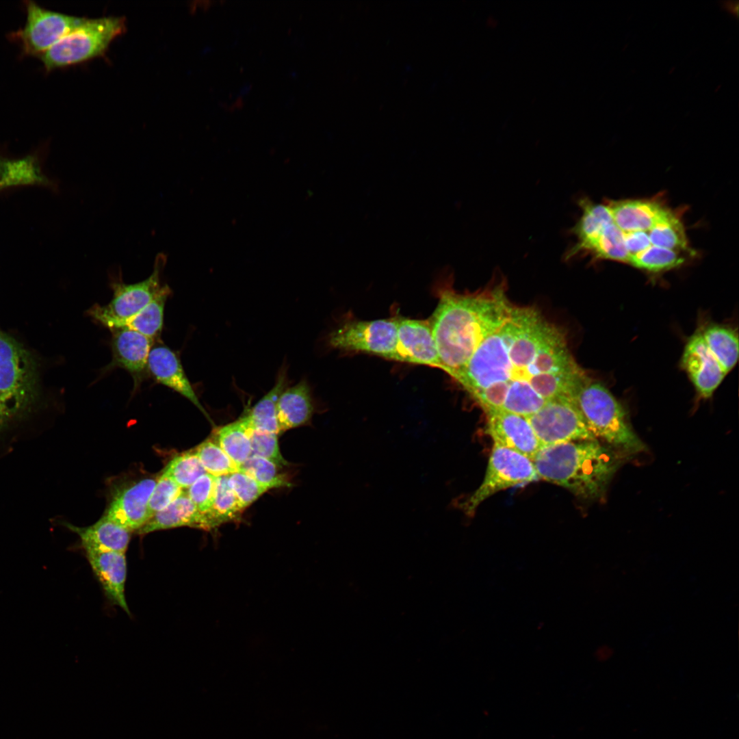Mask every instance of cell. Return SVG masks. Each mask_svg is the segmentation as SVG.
<instances>
[{
    "label": "cell",
    "instance_id": "8",
    "mask_svg": "<svg viewBox=\"0 0 739 739\" xmlns=\"http://www.w3.org/2000/svg\"><path fill=\"white\" fill-rule=\"evenodd\" d=\"M531 459L514 450L493 445L484 478L478 489L464 504L470 516L485 500L512 487L539 480Z\"/></svg>",
    "mask_w": 739,
    "mask_h": 739
},
{
    "label": "cell",
    "instance_id": "9",
    "mask_svg": "<svg viewBox=\"0 0 739 739\" xmlns=\"http://www.w3.org/2000/svg\"><path fill=\"white\" fill-rule=\"evenodd\" d=\"M526 418L543 447L596 439L572 398L550 400Z\"/></svg>",
    "mask_w": 739,
    "mask_h": 739
},
{
    "label": "cell",
    "instance_id": "36",
    "mask_svg": "<svg viewBox=\"0 0 739 739\" xmlns=\"http://www.w3.org/2000/svg\"><path fill=\"white\" fill-rule=\"evenodd\" d=\"M183 491L171 478L162 473L157 481L148 503L151 517L166 508Z\"/></svg>",
    "mask_w": 739,
    "mask_h": 739
},
{
    "label": "cell",
    "instance_id": "35",
    "mask_svg": "<svg viewBox=\"0 0 739 739\" xmlns=\"http://www.w3.org/2000/svg\"><path fill=\"white\" fill-rule=\"evenodd\" d=\"M228 484L243 510L269 489L242 471L228 476Z\"/></svg>",
    "mask_w": 739,
    "mask_h": 739
},
{
    "label": "cell",
    "instance_id": "29",
    "mask_svg": "<svg viewBox=\"0 0 739 739\" xmlns=\"http://www.w3.org/2000/svg\"><path fill=\"white\" fill-rule=\"evenodd\" d=\"M243 510L228 484V476L216 478L211 515L216 526L237 519Z\"/></svg>",
    "mask_w": 739,
    "mask_h": 739
},
{
    "label": "cell",
    "instance_id": "17",
    "mask_svg": "<svg viewBox=\"0 0 739 739\" xmlns=\"http://www.w3.org/2000/svg\"><path fill=\"white\" fill-rule=\"evenodd\" d=\"M147 374L157 383L187 399L209 419V415L200 402L176 352L159 341L155 342L149 353Z\"/></svg>",
    "mask_w": 739,
    "mask_h": 739
},
{
    "label": "cell",
    "instance_id": "2",
    "mask_svg": "<svg viewBox=\"0 0 739 739\" xmlns=\"http://www.w3.org/2000/svg\"><path fill=\"white\" fill-rule=\"evenodd\" d=\"M513 306L503 283L474 293H458L449 287L441 289L429 322L442 370L455 379Z\"/></svg>",
    "mask_w": 739,
    "mask_h": 739
},
{
    "label": "cell",
    "instance_id": "15",
    "mask_svg": "<svg viewBox=\"0 0 739 739\" xmlns=\"http://www.w3.org/2000/svg\"><path fill=\"white\" fill-rule=\"evenodd\" d=\"M157 481L146 478L124 487L114 495L105 515L131 532L138 531L151 518L148 503Z\"/></svg>",
    "mask_w": 739,
    "mask_h": 739
},
{
    "label": "cell",
    "instance_id": "26",
    "mask_svg": "<svg viewBox=\"0 0 739 739\" xmlns=\"http://www.w3.org/2000/svg\"><path fill=\"white\" fill-rule=\"evenodd\" d=\"M586 255L595 259H606L629 263L631 258L625 246L624 233L614 222L605 226L575 258Z\"/></svg>",
    "mask_w": 739,
    "mask_h": 739
},
{
    "label": "cell",
    "instance_id": "1",
    "mask_svg": "<svg viewBox=\"0 0 739 739\" xmlns=\"http://www.w3.org/2000/svg\"><path fill=\"white\" fill-rule=\"evenodd\" d=\"M588 377L562 328L534 307L513 305L455 380L484 412L528 417L550 400L571 398Z\"/></svg>",
    "mask_w": 739,
    "mask_h": 739
},
{
    "label": "cell",
    "instance_id": "37",
    "mask_svg": "<svg viewBox=\"0 0 739 739\" xmlns=\"http://www.w3.org/2000/svg\"><path fill=\"white\" fill-rule=\"evenodd\" d=\"M215 477L205 473L199 477L187 489L186 493L198 510L212 519L211 510L215 491Z\"/></svg>",
    "mask_w": 739,
    "mask_h": 739
},
{
    "label": "cell",
    "instance_id": "12",
    "mask_svg": "<svg viewBox=\"0 0 739 739\" xmlns=\"http://www.w3.org/2000/svg\"><path fill=\"white\" fill-rule=\"evenodd\" d=\"M393 360L442 370L429 320L398 318L397 341Z\"/></svg>",
    "mask_w": 739,
    "mask_h": 739
},
{
    "label": "cell",
    "instance_id": "4",
    "mask_svg": "<svg viewBox=\"0 0 739 739\" xmlns=\"http://www.w3.org/2000/svg\"><path fill=\"white\" fill-rule=\"evenodd\" d=\"M571 398L595 438L603 439L623 456L645 451L646 445L632 429L624 409L602 383L588 377Z\"/></svg>",
    "mask_w": 739,
    "mask_h": 739
},
{
    "label": "cell",
    "instance_id": "7",
    "mask_svg": "<svg viewBox=\"0 0 739 739\" xmlns=\"http://www.w3.org/2000/svg\"><path fill=\"white\" fill-rule=\"evenodd\" d=\"M125 29L120 17L86 19L40 55L47 70L81 62L102 54Z\"/></svg>",
    "mask_w": 739,
    "mask_h": 739
},
{
    "label": "cell",
    "instance_id": "32",
    "mask_svg": "<svg viewBox=\"0 0 739 739\" xmlns=\"http://www.w3.org/2000/svg\"><path fill=\"white\" fill-rule=\"evenodd\" d=\"M683 262L677 251L651 245L632 256L630 263L639 269L658 272L676 268Z\"/></svg>",
    "mask_w": 739,
    "mask_h": 739
},
{
    "label": "cell",
    "instance_id": "31",
    "mask_svg": "<svg viewBox=\"0 0 739 739\" xmlns=\"http://www.w3.org/2000/svg\"><path fill=\"white\" fill-rule=\"evenodd\" d=\"M163 473L171 478L181 489H188L206 471L192 450L175 456Z\"/></svg>",
    "mask_w": 739,
    "mask_h": 739
},
{
    "label": "cell",
    "instance_id": "25",
    "mask_svg": "<svg viewBox=\"0 0 739 739\" xmlns=\"http://www.w3.org/2000/svg\"><path fill=\"white\" fill-rule=\"evenodd\" d=\"M710 350L727 374L738 357V337L735 331L721 325H710L701 331Z\"/></svg>",
    "mask_w": 739,
    "mask_h": 739
},
{
    "label": "cell",
    "instance_id": "16",
    "mask_svg": "<svg viewBox=\"0 0 739 739\" xmlns=\"http://www.w3.org/2000/svg\"><path fill=\"white\" fill-rule=\"evenodd\" d=\"M682 365L703 398L711 397L727 375L706 345L701 331L688 341Z\"/></svg>",
    "mask_w": 739,
    "mask_h": 739
},
{
    "label": "cell",
    "instance_id": "28",
    "mask_svg": "<svg viewBox=\"0 0 739 739\" xmlns=\"http://www.w3.org/2000/svg\"><path fill=\"white\" fill-rule=\"evenodd\" d=\"M647 233L652 246L677 252L687 248L684 225L671 211Z\"/></svg>",
    "mask_w": 739,
    "mask_h": 739
},
{
    "label": "cell",
    "instance_id": "19",
    "mask_svg": "<svg viewBox=\"0 0 739 739\" xmlns=\"http://www.w3.org/2000/svg\"><path fill=\"white\" fill-rule=\"evenodd\" d=\"M182 526L205 530H210L216 527L209 515L198 510L185 491L166 508L156 513L138 530V533L144 534Z\"/></svg>",
    "mask_w": 739,
    "mask_h": 739
},
{
    "label": "cell",
    "instance_id": "18",
    "mask_svg": "<svg viewBox=\"0 0 739 739\" xmlns=\"http://www.w3.org/2000/svg\"><path fill=\"white\" fill-rule=\"evenodd\" d=\"M84 549L92 571L107 597L114 604L130 614L125 594L127 578L125 553L90 548Z\"/></svg>",
    "mask_w": 739,
    "mask_h": 739
},
{
    "label": "cell",
    "instance_id": "3",
    "mask_svg": "<svg viewBox=\"0 0 739 739\" xmlns=\"http://www.w3.org/2000/svg\"><path fill=\"white\" fill-rule=\"evenodd\" d=\"M623 457L593 439L544 446L532 461L539 479L597 500L605 496Z\"/></svg>",
    "mask_w": 739,
    "mask_h": 739
},
{
    "label": "cell",
    "instance_id": "14",
    "mask_svg": "<svg viewBox=\"0 0 739 739\" xmlns=\"http://www.w3.org/2000/svg\"><path fill=\"white\" fill-rule=\"evenodd\" d=\"M485 413L487 431L495 445L514 450L531 460L543 448L526 417L501 410Z\"/></svg>",
    "mask_w": 739,
    "mask_h": 739
},
{
    "label": "cell",
    "instance_id": "13",
    "mask_svg": "<svg viewBox=\"0 0 739 739\" xmlns=\"http://www.w3.org/2000/svg\"><path fill=\"white\" fill-rule=\"evenodd\" d=\"M112 361L103 368V373L115 368L126 370L133 380V389H138L147 375V363L151 349L155 343L142 334L126 328L110 330Z\"/></svg>",
    "mask_w": 739,
    "mask_h": 739
},
{
    "label": "cell",
    "instance_id": "27",
    "mask_svg": "<svg viewBox=\"0 0 739 739\" xmlns=\"http://www.w3.org/2000/svg\"><path fill=\"white\" fill-rule=\"evenodd\" d=\"M212 439L239 467L251 456L250 441L243 417L217 428Z\"/></svg>",
    "mask_w": 739,
    "mask_h": 739
},
{
    "label": "cell",
    "instance_id": "6",
    "mask_svg": "<svg viewBox=\"0 0 739 739\" xmlns=\"http://www.w3.org/2000/svg\"><path fill=\"white\" fill-rule=\"evenodd\" d=\"M166 263V254L158 253L151 275L135 283H124L120 269L109 274V286L113 292L111 300L104 305L94 304L88 309V315L109 330L120 328L161 291L166 284L162 282V274Z\"/></svg>",
    "mask_w": 739,
    "mask_h": 739
},
{
    "label": "cell",
    "instance_id": "30",
    "mask_svg": "<svg viewBox=\"0 0 739 739\" xmlns=\"http://www.w3.org/2000/svg\"><path fill=\"white\" fill-rule=\"evenodd\" d=\"M206 473L215 478L229 476L239 467L212 439H207L194 450Z\"/></svg>",
    "mask_w": 739,
    "mask_h": 739
},
{
    "label": "cell",
    "instance_id": "24",
    "mask_svg": "<svg viewBox=\"0 0 739 739\" xmlns=\"http://www.w3.org/2000/svg\"><path fill=\"white\" fill-rule=\"evenodd\" d=\"M171 292L170 287L166 283L148 304L118 328L133 330L155 343L159 341L163 329L165 304Z\"/></svg>",
    "mask_w": 739,
    "mask_h": 739
},
{
    "label": "cell",
    "instance_id": "11",
    "mask_svg": "<svg viewBox=\"0 0 739 739\" xmlns=\"http://www.w3.org/2000/svg\"><path fill=\"white\" fill-rule=\"evenodd\" d=\"M26 23L15 36L27 55H40L86 20L47 10L31 1L26 2Z\"/></svg>",
    "mask_w": 739,
    "mask_h": 739
},
{
    "label": "cell",
    "instance_id": "38",
    "mask_svg": "<svg viewBox=\"0 0 739 739\" xmlns=\"http://www.w3.org/2000/svg\"><path fill=\"white\" fill-rule=\"evenodd\" d=\"M624 237L627 250L631 257L651 246L647 232L624 233Z\"/></svg>",
    "mask_w": 739,
    "mask_h": 739
},
{
    "label": "cell",
    "instance_id": "22",
    "mask_svg": "<svg viewBox=\"0 0 739 739\" xmlns=\"http://www.w3.org/2000/svg\"><path fill=\"white\" fill-rule=\"evenodd\" d=\"M64 525L79 536L83 549L125 553L131 539V531L106 515L88 527H77L69 523Z\"/></svg>",
    "mask_w": 739,
    "mask_h": 739
},
{
    "label": "cell",
    "instance_id": "10",
    "mask_svg": "<svg viewBox=\"0 0 739 739\" xmlns=\"http://www.w3.org/2000/svg\"><path fill=\"white\" fill-rule=\"evenodd\" d=\"M397 328L398 318L350 321L330 334L328 343L340 350L365 352L393 360Z\"/></svg>",
    "mask_w": 739,
    "mask_h": 739
},
{
    "label": "cell",
    "instance_id": "21",
    "mask_svg": "<svg viewBox=\"0 0 739 739\" xmlns=\"http://www.w3.org/2000/svg\"><path fill=\"white\" fill-rule=\"evenodd\" d=\"M276 410L279 434L310 422L314 406L311 390L305 378L281 392Z\"/></svg>",
    "mask_w": 739,
    "mask_h": 739
},
{
    "label": "cell",
    "instance_id": "33",
    "mask_svg": "<svg viewBox=\"0 0 739 739\" xmlns=\"http://www.w3.org/2000/svg\"><path fill=\"white\" fill-rule=\"evenodd\" d=\"M279 467L264 458L251 455L240 467L239 471L248 475L269 490L273 488L289 487L291 484L285 475L278 472Z\"/></svg>",
    "mask_w": 739,
    "mask_h": 739
},
{
    "label": "cell",
    "instance_id": "20",
    "mask_svg": "<svg viewBox=\"0 0 739 739\" xmlns=\"http://www.w3.org/2000/svg\"><path fill=\"white\" fill-rule=\"evenodd\" d=\"M608 205L614 224L624 233L647 232L671 212L649 200H624Z\"/></svg>",
    "mask_w": 739,
    "mask_h": 739
},
{
    "label": "cell",
    "instance_id": "34",
    "mask_svg": "<svg viewBox=\"0 0 739 739\" xmlns=\"http://www.w3.org/2000/svg\"><path fill=\"white\" fill-rule=\"evenodd\" d=\"M244 421L250 441L251 455L269 460L280 468L287 466L289 463L280 452L278 435L252 428L247 425L245 419Z\"/></svg>",
    "mask_w": 739,
    "mask_h": 739
},
{
    "label": "cell",
    "instance_id": "5",
    "mask_svg": "<svg viewBox=\"0 0 739 739\" xmlns=\"http://www.w3.org/2000/svg\"><path fill=\"white\" fill-rule=\"evenodd\" d=\"M38 378L30 352L0 331V432L32 411L39 394Z\"/></svg>",
    "mask_w": 739,
    "mask_h": 739
},
{
    "label": "cell",
    "instance_id": "23",
    "mask_svg": "<svg viewBox=\"0 0 739 739\" xmlns=\"http://www.w3.org/2000/svg\"><path fill=\"white\" fill-rule=\"evenodd\" d=\"M289 380L286 366H282L277 374L273 387L252 408L244 419L252 428L279 434L276 418V403L281 392L288 387Z\"/></svg>",
    "mask_w": 739,
    "mask_h": 739
}]
</instances>
